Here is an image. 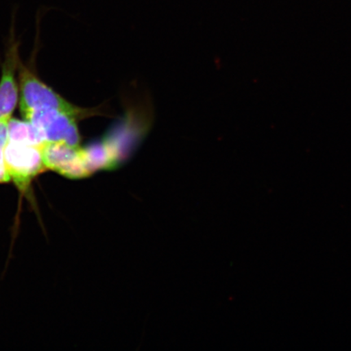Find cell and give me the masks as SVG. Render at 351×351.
Returning a JSON list of instances; mask_svg holds the SVG:
<instances>
[{
    "instance_id": "1",
    "label": "cell",
    "mask_w": 351,
    "mask_h": 351,
    "mask_svg": "<svg viewBox=\"0 0 351 351\" xmlns=\"http://www.w3.org/2000/svg\"><path fill=\"white\" fill-rule=\"evenodd\" d=\"M20 108L24 119L30 113L42 109L60 110L77 117L84 113L83 110L73 106L61 97L27 69H24L21 73Z\"/></svg>"
},
{
    "instance_id": "2",
    "label": "cell",
    "mask_w": 351,
    "mask_h": 351,
    "mask_svg": "<svg viewBox=\"0 0 351 351\" xmlns=\"http://www.w3.org/2000/svg\"><path fill=\"white\" fill-rule=\"evenodd\" d=\"M77 117L57 109L38 110L25 118L37 129L44 142L64 143L79 147Z\"/></svg>"
},
{
    "instance_id": "3",
    "label": "cell",
    "mask_w": 351,
    "mask_h": 351,
    "mask_svg": "<svg viewBox=\"0 0 351 351\" xmlns=\"http://www.w3.org/2000/svg\"><path fill=\"white\" fill-rule=\"evenodd\" d=\"M40 147L12 142L7 144L4 160L8 173L21 191L27 190L32 180L47 169Z\"/></svg>"
},
{
    "instance_id": "4",
    "label": "cell",
    "mask_w": 351,
    "mask_h": 351,
    "mask_svg": "<svg viewBox=\"0 0 351 351\" xmlns=\"http://www.w3.org/2000/svg\"><path fill=\"white\" fill-rule=\"evenodd\" d=\"M40 149L47 169L53 170L71 179L86 178L90 175L80 146L45 142Z\"/></svg>"
},
{
    "instance_id": "5",
    "label": "cell",
    "mask_w": 351,
    "mask_h": 351,
    "mask_svg": "<svg viewBox=\"0 0 351 351\" xmlns=\"http://www.w3.org/2000/svg\"><path fill=\"white\" fill-rule=\"evenodd\" d=\"M17 51L12 47L3 64L0 80V120L10 119L19 101V87L15 79Z\"/></svg>"
},
{
    "instance_id": "6",
    "label": "cell",
    "mask_w": 351,
    "mask_h": 351,
    "mask_svg": "<svg viewBox=\"0 0 351 351\" xmlns=\"http://www.w3.org/2000/svg\"><path fill=\"white\" fill-rule=\"evenodd\" d=\"M8 142L40 147L45 143L36 128L28 121L12 118L8 125Z\"/></svg>"
}]
</instances>
